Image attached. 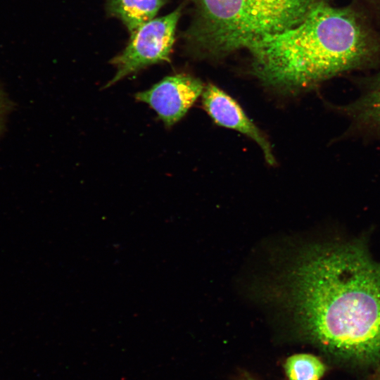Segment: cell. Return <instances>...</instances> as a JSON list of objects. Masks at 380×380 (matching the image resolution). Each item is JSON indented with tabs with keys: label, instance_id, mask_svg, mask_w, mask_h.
<instances>
[{
	"label": "cell",
	"instance_id": "5b68a950",
	"mask_svg": "<svg viewBox=\"0 0 380 380\" xmlns=\"http://www.w3.org/2000/svg\"><path fill=\"white\" fill-rule=\"evenodd\" d=\"M205 86L190 75L167 76L149 89L135 94L137 100L147 103L167 127L179 121L202 95Z\"/></svg>",
	"mask_w": 380,
	"mask_h": 380
},
{
	"label": "cell",
	"instance_id": "8992f818",
	"mask_svg": "<svg viewBox=\"0 0 380 380\" xmlns=\"http://www.w3.org/2000/svg\"><path fill=\"white\" fill-rule=\"evenodd\" d=\"M202 103L217 125L236 130L252 139L262 149L267 163L275 164L269 141L229 94L214 84H208L203 91Z\"/></svg>",
	"mask_w": 380,
	"mask_h": 380
},
{
	"label": "cell",
	"instance_id": "7a4b0ae2",
	"mask_svg": "<svg viewBox=\"0 0 380 380\" xmlns=\"http://www.w3.org/2000/svg\"><path fill=\"white\" fill-rule=\"evenodd\" d=\"M377 46L352 11L319 0L300 23L265 37L248 50L253 72L263 84L296 93L367 64Z\"/></svg>",
	"mask_w": 380,
	"mask_h": 380
},
{
	"label": "cell",
	"instance_id": "9c48e42d",
	"mask_svg": "<svg viewBox=\"0 0 380 380\" xmlns=\"http://www.w3.org/2000/svg\"><path fill=\"white\" fill-rule=\"evenodd\" d=\"M284 369L288 380H320L328 367L322 359L313 354L296 353L286 358Z\"/></svg>",
	"mask_w": 380,
	"mask_h": 380
},
{
	"label": "cell",
	"instance_id": "ba28073f",
	"mask_svg": "<svg viewBox=\"0 0 380 380\" xmlns=\"http://www.w3.org/2000/svg\"><path fill=\"white\" fill-rule=\"evenodd\" d=\"M165 0H108L109 13L118 18L128 31L134 33L144 23L153 19Z\"/></svg>",
	"mask_w": 380,
	"mask_h": 380
},
{
	"label": "cell",
	"instance_id": "7c38bea8",
	"mask_svg": "<svg viewBox=\"0 0 380 380\" xmlns=\"http://www.w3.org/2000/svg\"><path fill=\"white\" fill-rule=\"evenodd\" d=\"M243 378L244 380H258L257 379H255L253 376L246 372L243 374Z\"/></svg>",
	"mask_w": 380,
	"mask_h": 380
},
{
	"label": "cell",
	"instance_id": "8fae6325",
	"mask_svg": "<svg viewBox=\"0 0 380 380\" xmlns=\"http://www.w3.org/2000/svg\"><path fill=\"white\" fill-rule=\"evenodd\" d=\"M371 372L366 380H380V362Z\"/></svg>",
	"mask_w": 380,
	"mask_h": 380
},
{
	"label": "cell",
	"instance_id": "30bf717a",
	"mask_svg": "<svg viewBox=\"0 0 380 380\" xmlns=\"http://www.w3.org/2000/svg\"><path fill=\"white\" fill-rule=\"evenodd\" d=\"M9 102L0 84V134L5 124L6 118L8 113Z\"/></svg>",
	"mask_w": 380,
	"mask_h": 380
},
{
	"label": "cell",
	"instance_id": "277c9868",
	"mask_svg": "<svg viewBox=\"0 0 380 380\" xmlns=\"http://www.w3.org/2000/svg\"><path fill=\"white\" fill-rule=\"evenodd\" d=\"M180 15L179 7L151 20L132 33L125 49L110 61L116 71L106 87L147 66L168 61Z\"/></svg>",
	"mask_w": 380,
	"mask_h": 380
},
{
	"label": "cell",
	"instance_id": "52a82bcc",
	"mask_svg": "<svg viewBox=\"0 0 380 380\" xmlns=\"http://www.w3.org/2000/svg\"><path fill=\"white\" fill-rule=\"evenodd\" d=\"M343 112L356 123L380 132V74L356 100L343 108Z\"/></svg>",
	"mask_w": 380,
	"mask_h": 380
},
{
	"label": "cell",
	"instance_id": "3957f363",
	"mask_svg": "<svg viewBox=\"0 0 380 380\" xmlns=\"http://www.w3.org/2000/svg\"><path fill=\"white\" fill-rule=\"evenodd\" d=\"M194 18L184 32L196 52L220 57L300 23L319 0H189Z\"/></svg>",
	"mask_w": 380,
	"mask_h": 380
},
{
	"label": "cell",
	"instance_id": "6da1fadb",
	"mask_svg": "<svg viewBox=\"0 0 380 380\" xmlns=\"http://www.w3.org/2000/svg\"><path fill=\"white\" fill-rule=\"evenodd\" d=\"M273 297L296 337L329 361L372 370L380 362V262L357 242L310 245L284 269Z\"/></svg>",
	"mask_w": 380,
	"mask_h": 380
}]
</instances>
